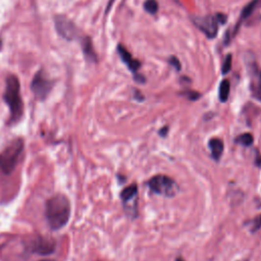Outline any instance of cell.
I'll list each match as a JSON object with an SVG mask.
<instances>
[{
	"label": "cell",
	"mask_w": 261,
	"mask_h": 261,
	"mask_svg": "<svg viewBox=\"0 0 261 261\" xmlns=\"http://www.w3.org/2000/svg\"><path fill=\"white\" fill-rule=\"evenodd\" d=\"M45 216L52 230H59L69 223L71 217V203L63 194L52 196L46 202Z\"/></svg>",
	"instance_id": "cell-1"
},
{
	"label": "cell",
	"mask_w": 261,
	"mask_h": 261,
	"mask_svg": "<svg viewBox=\"0 0 261 261\" xmlns=\"http://www.w3.org/2000/svg\"><path fill=\"white\" fill-rule=\"evenodd\" d=\"M3 99L9 107L10 115L8 124L12 125L18 123L24 113V104L21 96L20 81L15 75H9L6 78Z\"/></svg>",
	"instance_id": "cell-2"
},
{
	"label": "cell",
	"mask_w": 261,
	"mask_h": 261,
	"mask_svg": "<svg viewBox=\"0 0 261 261\" xmlns=\"http://www.w3.org/2000/svg\"><path fill=\"white\" fill-rule=\"evenodd\" d=\"M24 141L21 138L12 140L0 153V172L10 175L15 171L24 150Z\"/></svg>",
	"instance_id": "cell-3"
},
{
	"label": "cell",
	"mask_w": 261,
	"mask_h": 261,
	"mask_svg": "<svg viewBox=\"0 0 261 261\" xmlns=\"http://www.w3.org/2000/svg\"><path fill=\"white\" fill-rule=\"evenodd\" d=\"M227 17L225 15L217 14L214 16L196 17L193 18L194 24L205 33L208 38H214L218 31V26L225 24Z\"/></svg>",
	"instance_id": "cell-4"
},
{
	"label": "cell",
	"mask_w": 261,
	"mask_h": 261,
	"mask_svg": "<svg viewBox=\"0 0 261 261\" xmlns=\"http://www.w3.org/2000/svg\"><path fill=\"white\" fill-rule=\"evenodd\" d=\"M149 188L155 194L167 196V197H172L176 194L177 183L167 176L164 175H157L153 177L149 183Z\"/></svg>",
	"instance_id": "cell-5"
},
{
	"label": "cell",
	"mask_w": 261,
	"mask_h": 261,
	"mask_svg": "<svg viewBox=\"0 0 261 261\" xmlns=\"http://www.w3.org/2000/svg\"><path fill=\"white\" fill-rule=\"evenodd\" d=\"M54 83L52 82L49 78L45 75V73L41 70L36 73L34 76L31 89L35 97L39 100H45L49 93L51 92L52 88H53Z\"/></svg>",
	"instance_id": "cell-6"
},
{
	"label": "cell",
	"mask_w": 261,
	"mask_h": 261,
	"mask_svg": "<svg viewBox=\"0 0 261 261\" xmlns=\"http://www.w3.org/2000/svg\"><path fill=\"white\" fill-rule=\"evenodd\" d=\"M54 24L57 33L65 40L72 41L78 37V29L69 18L64 16H56L54 18Z\"/></svg>",
	"instance_id": "cell-7"
},
{
	"label": "cell",
	"mask_w": 261,
	"mask_h": 261,
	"mask_svg": "<svg viewBox=\"0 0 261 261\" xmlns=\"http://www.w3.org/2000/svg\"><path fill=\"white\" fill-rule=\"evenodd\" d=\"M30 249L33 253L40 255H49L55 250V243L43 237H37L32 240Z\"/></svg>",
	"instance_id": "cell-8"
},
{
	"label": "cell",
	"mask_w": 261,
	"mask_h": 261,
	"mask_svg": "<svg viewBox=\"0 0 261 261\" xmlns=\"http://www.w3.org/2000/svg\"><path fill=\"white\" fill-rule=\"evenodd\" d=\"M117 52H119L122 60L126 63L128 69L130 72H133L134 74H136L138 72V70L141 68V63L137 59H134L132 57V55H130V52L123 45L117 46Z\"/></svg>",
	"instance_id": "cell-9"
},
{
	"label": "cell",
	"mask_w": 261,
	"mask_h": 261,
	"mask_svg": "<svg viewBox=\"0 0 261 261\" xmlns=\"http://www.w3.org/2000/svg\"><path fill=\"white\" fill-rule=\"evenodd\" d=\"M208 146L210 148L212 158L218 161L224 153V143L218 138H212L208 142Z\"/></svg>",
	"instance_id": "cell-10"
},
{
	"label": "cell",
	"mask_w": 261,
	"mask_h": 261,
	"mask_svg": "<svg viewBox=\"0 0 261 261\" xmlns=\"http://www.w3.org/2000/svg\"><path fill=\"white\" fill-rule=\"evenodd\" d=\"M82 46H83V51L86 58L90 59V61H97V55L94 51L92 42H91V39L86 37L82 40Z\"/></svg>",
	"instance_id": "cell-11"
},
{
	"label": "cell",
	"mask_w": 261,
	"mask_h": 261,
	"mask_svg": "<svg viewBox=\"0 0 261 261\" xmlns=\"http://www.w3.org/2000/svg\"><path fill=\"white\" fill-rule=\"evenodd\" d=\"M258 2H259V0H253V1H251L249 4H247V5L245 6V8L243 9L242 14H241L240 21H239V23L237 24L236 29H235V31H234L235 34H236V33L238 32V29H239V27H240V24H241L243 21H245L247 18H249V17L252 15V12H253V10L255 9V7H256V5L258 4Z\"/></svg>",
	"instance_id": "cell-12"
},
{
	"label": "cell",
	"mask_w": 261,
	"mask_h": 261,
	"mask_svg": "<svg viewBox=\"0 0 261 261\" xmlns=\"http://www.w3.org/2000/svg\"><path fill=\"white\" fill-rule=\"evenodd\" d=\"M138 193V186L136 184L130 185L129 187L125 188L121 193V198L124 202H128L130 199H133Z\"/></svg>",
	"instance_id": "cell-13"
},
{
	"label": "cell",
	"mask_w": 261,
	"mask_h": 261,
	"mask_svg": "<svg viewBox=\"0 0 261 261\" xmlns=\"http://www.w3.org/2000/svg\"><path fill=\"white\" fill-rule=\"evenodd\" d=\"M230 89H231V85L228 80H224L220 83L218 95H219V100L221 102H226L228 100L229 95H230Z\"/></svg>",
	"instance_id": "cell-14"
},
{
	"label": "cell",
	"mask_w": 261,
	"mask_h": 261,
	"mask_svg": "<svg viewBox=\"0 0 261 261\" xmlns=\"http://www.w3.org/2000/svg\"><path fill=\"white\" fill-rule=\"evenodd\" d=\"M253 141H254V138H253L252 134H250V133L242 134L236 138V143H238V144H241L243 146H247V147L251 146Z\"/></svg>",
	"instance_id": "cell-15"
},
{
	"label": "cell",
	"mask_w": 261,
	"mask_h": 261,
	"mask_svg": "<svg viewBox=\"0 0 261 261\" xmlns=\"http://www.w3.org/2000/svg\"><path fill=\"white\" fill-rule=\"evenodd\" d=\"M144 9L148 14L155 15L158 11V3L156 0H146L144 3Z\"/></svg>",
	"instance_id": "cell-16"
},
{
	"label": "cell",
	"mask_w": 261,
	"mask_h": 261,
	"mask_svg": "<svg viewBox=\"0 0 261 261\" xmlns=\"http://www.w3.org/2000/svg\"><path fill=\"white\" fill-rule=\"evenodd\" d=\"M232 69V55L231 54H228L225 61H224V64H223V69H221V72H223L224 75H227Z\"/></svg>",
	"instance_id": "cell-17"
},
{
	"label": "cell",
	"mask_w": 261,
	"mask_h": 261,
	"mask_svg": "<svg viewBox=\"0 0 261 261\" xmlns=\"http://www.w3.org/2000/svg\"><path fill=\"white\" fill-rule=\"evenodd\" d=\"M169 63L173 64V67H174L176 70H178V71L181 70V63H180V61H179V59H178L177 57L173 56L171 59H169Z\"/></svg>",
	"instance_id": "cell-18"
},
{
	"label": "cell",
	"mask_w": 261,
	"mask_h": 261,
	"mask_svg": "<svg viewBox=\"0 0 261 261\" xmlns=\"http://www.w3.org/2000/svg\"><path fill=\"white\" fill-rule=\"evenodd\" d=\"M186 96H188V98L190 100H197L199 97H200V94L197 93V92H194V91H192V92H188L187 94H185Z\"/></svg>",
	"instance_id": "cell-19"
},
{
	"label": "cell",
	"mask_w": 261,
	"mask_h": 261,
	"mask_svg": "<svg viewBox=\"0 0 261 261\" xmlns=\"http://www.w3.org/2000/svg\"><path fill=\"white\" fill-rule=\"evenodd\" d=\"M253 229H252V232H255L256 230L260 229L261 227V216H258L254 219V223H253Z\"/></svg>",
	"instance_id": "cell-20"
},
{
	"label": "cell",
	"mask_w": 261,
	"mask_h": 261,
	"mask_svg": "<svg viewBox=\"0 0 261 261\" xmlns=\"http://www.w3.org/2000/svg\"><path fill=\"white\" fill-rule=\"evenodd\" d=\"M167 130H168V128H167V127H164V128H162V129L159 130V134H160L161 136H165Z\"/></svg>",
	"instance_id": "cell-21"
},
{
	"label": "cell",
	"mask_w": 261,
	"mask_h": 261,
	"mask_svg": "<svg viewBox=\"0 0 261 261\" xmlns=\"http://www.w3.org/2000/svg\"><path fill=\"white\" fill-rule=\"evenodd\" d=\"M114 2V0H109V3H108V5H107V12L109 11V9H110V7H111V5H112V3Z\"/></svg>",
	"instance_id": "cell-22"
},
{
	"label": "cell",
	"mask_w": 261,
	"mask_h": 261,
	"mask_svg": "<svg viewBox=\"0 0 261 261\" xmlns=\"http://www.w3.org/2000/svg\"><path fill=\"white\" fill-rule=\"evenodd\" d=\"M176 261H185V260L183 259V258H181V257H179V258H177V259H176Z\"/></svg>",
	"instance_id": "cell-23"
},
{
	"label": "cell",
	"mask_w": 261,
	"mask_h": 261,
	"mask_svg": "<svg viewBox=\"0 0 261 261\" xmlns=\"http://www.w3.org/2000/svg\"><path fill=\"white\" fill-rule=\"evenodd\" d=\"M1 46H2V41H1V39H0V50H1Z\"/></svg>",
	"instance_id": "cell-24"
},
{
	"label": "cell",
	"mask_w": 261,
	"mask_h": 261,
	"mask_svg": "<svg viewBox=\"0 0 261 261\" xmlns=\"http://www.w3.org/2000/svg\"><path fill=\"white\" fill-rule=\"evenodd\" d=\"M40 261H52V260H49V259H43V260H40Z\"/></svg>",
	"instance_id": "cell-25"
}]
</instances>
